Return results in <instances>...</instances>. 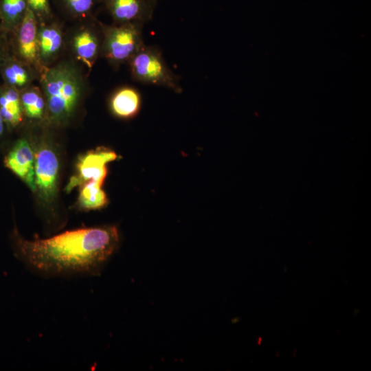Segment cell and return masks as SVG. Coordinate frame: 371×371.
I'll return each instance as SVG.
<instances>
[{
    "mask_svg": "<svg viewBox=\"0 0 371 371\" xmlns=\"http://www.w3.org/2000/svg\"><path fill=\"white\" fill-rule=\"evenodd\" d=\"M37 44L39 60L44 68L58 62L66 56L64 23L56 16L48 21L38 23Z\"/></svg>",
    "mask_w": 371,
    "mask_h": 371,
    "instance_id": "obj_9",
    "label": "cell"
},
{
    "mask_svg": "<svg viewBox=\"0 0 371 371\" xmlns=\"http://www.w3.org/2000/svg\"><path fill=\"white\" fill-rule=\"evenodd\" d=\"M102 37L96 16L74 22L66 29V56L80 64L88 76L100 58Z\"/></svg>",
    "mask_w": 371,
    "mask_h": 371,
    "instance_id": "obj_3",
    "label": "cell"
},
{
    "mask_svg": "<svg viewBox=\"0 0 371 371\" xmlns=\"http://www.w3.org/2000/svg\"><path fill=\"white\" fill-rule=\"evenodd\" d=\"M102 185V182L89 181L80 186L78 207L82 210H94L104 207L108 199Z\"/></svg>",
    "mask_w": 371,
    "mask_h": 371,
    "instance_id": "obj_18",
    "label": "cell"
},
{
    "mask_svg": "<svg viewBox=\"0 0 371 371\" xmlns=\"http://www.w3.org/2000/svg\"><path fill=\"white\" fill-rule=\"evenodd\" d=\"M127 64L133 80L181 91L178 77L168 67L157 47L144 45Z\"/></svg>",
    "mask_w": 371,
    "mask_h": 371,
    "instance_id": "obj_5",
    "label": "cell"
},
{
    "mask_svg": "<svg viewBox=\"0 0 371 371\" xmlns=\"http://www.w3.org/2000/svg\"><path fill=\"white\" fill-rule=\"evenodd\" d=\"M117 157L114 151L105 147H98L80 155L75 173L69 178L65 192L69 193L89 181L104 183L107 175V164Z\"/></svg>",
    "mask_w": 371,
    "mask_h": 371,
    "instance_id": "obj_8",
    "label": "cell"
},
{
    "mask_svg": "<svg viewBox=\"0 0 371 371\" xmlns=\"http://www.w3.org/2000/svg\"><path fill=\"white\" fill-rule=\"evenodd\" d=\"M47 133L42 134L34 151L35 194L47 207H52L58 191L59 157Z\"/></svg>",
    "mask_w": 371,
    "mask_h": 371,
    "instance_id": "obj_6",
    "label": "cell"
},
{
    "mask_svg": "<svg viewBox=\"0 0 371 371\" xmlns=\"http://www.w3.org/2000/svg\"><path fill=\"white\" fill-rule=\"evenodd\" d=\"M142 98L139 91L130 86H122L115 89L109 100L112 114L122 120L134 117L139 113Z\"/></svg>",
    "mask_w": 371,
    "mask_h": 371,
    "instance_id": "obj_15",
    "label": "cell"
},
{
    "mask_svg": "<svg viewBox=\"0 0 371 371\" xmlns=\"http://www.w3.org/2000/svg\"><path fill=\"white\" fill-rule=\"evenodd\" d=\"M12 134L9 131L0 113V152L3 153L12 141Z\"/></svg>",
    "mask_w": 371,
    "mask_h": 371,
    "instance_id": "obj_21",
    "label": "cell"
},
{
    "mask_svg": "<svg viewBox=\"0 0 371 371\" xmlns=\"http://www.w3.org/2000/svg\"><path fill=\"white\" fill-rule=\"evenodd\" d=\"M3 153L4 166L35 193V155L28 137L23 135L14 140L12 139Z\"/></svg>",
    "mask_w": 371,
    "mask_h": 371,
    "instance_id": "obj_10",
    "label": "cell"
},
{
    "mask_svg": "<svg viewBox=\"0 0 371 371\" xmlns=\"http://www.w3.org/2000/svg\"><path fill=\"white\" fill-rule=\"evenodd\" d=\"M28 8L33 12L38 23L48 21L54 14L50 0H27Z\"/></svg>",
    "mask_w": 371,
    "mask_h": 371,
    "instance_id": "obj_19",
    "label": "cell"
},
{
    "mask_svg": "<svg viewBox=\"0 0 371 371\" xmlns=\"http://www.w3.org/2000/svg\"><path fill=\"white\" fill-rule=\"evenodd\" d=\"M27 10V0H0L1 29L10 34L21 23Z\"/></svg>",
    "mask_w": 371,
    "mask_h": 371,
    "instance_id": "obj_17",
    "label": "cell"
},
{
    "mask_svg": "<svg viewBox=\"0 0 371 371\" xmlns=\"http://www.w3.org/2000/svg\"><path fill=\"white\" fill-rule=\"evenodd\" d=\"M102 43L100 58L114 69L128 63L144 45L143 25L137 23L107 25L101 22Z\"/></svg>",
    "mask_w": 371,
    "mask_h": 371,
    "instance_id": "obj_4",
    "label": "cell"
},
{
    "mask_svg": "<svg viewBox=\"0 0 371 371\" xmlns=\"http://www.w3.org/2000/svg\"><path fill=\"white\" fill-rule=\"evenodd\" d=\"M85 68L67 56L45 68L38 80L47 105L46 126L71 124L80 112L90 85Z\"/></svg>",
    "mask_w": 371,
    "mask_h": 371,
    "instance_id": "obj_2",
    "label": "cell"
},
{
    "mask_svg": "<svg viewBox=\"0 0 371 371\" xmlns=\"http://www.w3.org/2000/svg\"><path fill=\"white\" fill-rule=\"evenodd\" d=\"M0 28H1V23H0Z\"/></svg>",
    "mask_w": 371,
    "mask_h": 371,
    "instance_id": "obj_22",
    "label": "cell"
},
{
    "mask_svg": "<svg viewBox=\"0 0 371 371\" xmlns=\"http://www.w3.org/2000/svg\"><path fill=\"white\" fill-rule=\"evenodd\" d=\"M156 0H104L103 6L114 24L143 25L153 15Z\"/></svg>",
    "mask_w": 371,
    "mask_h": 371,
    "instance_id": "obj_11",
    "label": "cell"
},
{
    "mask_svg": "<svg viewBox=\"0 0 371 371\" xmlns=\"http://www.w3.org/2000/svg\"><path fill=\"white\" fill-rule=\"evenodd\" d=\"M0 113L11 134L19 133L25 126L20 92L0 82Z\"/></svg>",
    "mask_w": 371,
    "mask_h": 371,
    "instance_id": "obj_12",
    "label": "cell"
},
{
    "mask_svg": "<svg viewBox=\"0 0 371 371\" xmlns=\"http://www.w3.org/2000/svg\"><path fill=\"white\" fill-rule=\"evenodd\" d=\"M38 21L28 8L18 27L8 34L11 54L34 68L40 76L44 69L40 63L37 44Z\"/></svg>",
    "mask_w": 371,
    "mask_h": 371,
    "instance_id": "obj_7",
    "label": "cell"
},
{
    "mask_svg": "<svg viewBox=\"0 0 371 371\" xmlns=\"http://www.w3.org/2000/svg\"><path fill=\"white\" fill-rule=\"evenodd\" d=\"M9 238L14 257L44 278L97 276L120 242L114 225L80 227L46 238L28 240L14 224Z\"/></svg>",
    "mask_w": 371,
    "mask_h": 371,
    "instance_id": "obj_1",
    "label": "cell"
},
{
    "mask_svg": "<svg viewBox=\"0 0 371 371\" xmlns=\"http://www.w3.org/2000/svg\"><path fill=\"white\" fill-rule=\"evenodd\" d=\"M19 92L25 125L45 126L47 105L39 85L32 84Z\"/></svg>",
    "mask_w": 371,
    "mask_h": 371,
    "instance_id": "obj_14",
    "label": "cell"
},
{
    "mask_svg": "<svg viewBox=\"0 0 371 371\" xmlns=\"http://www.w3.org/2000/svg\"><path fill=\"white\" fill-rule=\"evenodd\" d=\"M0 77L3 83L21 91L35 81L38 82L40 74L11 54L0 69Z\"/></svg>",
    "mask_w": 371,
    "mask_h": 371,
    "instance_id": "obj_13",
    "label": "cell"
},
{
    "mask_svg": "<svg viewBox=\"0 0 371 371\" xmlns=\"http://www.w3.org/2000/svg\"><path fill=\"white\" fill-rule=\"evenodd\" d=\"M104 0H53L59 13L66 19L76 22L95 16V10Z\"/></svg>",
    "mask_w": 371,
    "mask_h": 371,
    "instance_id": "obj_16",
    "label": "cell"
},
{
    "mask_svg": "<svg viewBox=\"0 0 371 371\" xmlns=\"http://www.w3.org/2000/svg\"><path fill=\"white\" fill-rule=\"evenodd\" d=\"M10 55L8 34L0 28V69Z\"/></svg>",
    "mask_w": 371,
    "mask_h": 371,
    "instance_id": "obj_20",
    "label": "cell"
}]
</instances>
